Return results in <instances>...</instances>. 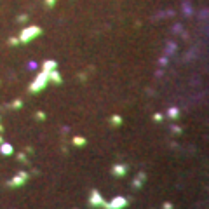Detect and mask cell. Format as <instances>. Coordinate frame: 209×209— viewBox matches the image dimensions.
Listing matches in <instances>:
<instances>
[{
	"label": "cell",
	"mask_w": 209,
	"mask_h": 209,
	"mask_svg": "<svg viewBox=\"0 0 209 209\" xmlns=\"http://www.w3.org/2000/svg\"><path fill=\"white\" fill-rule=\"evenodd\" d=\"M138 180L145 181V180H146V174H145V173H139V174H138Z\"/></svg>",
	"instance_id": "4fadbf2b"
},
{
	"label": "cell",
	"mask_w": 209,
	"mask_h": 209,
	"mask_svg": "<svg viewBox=\"0 0 209 209\" xmlns=\"http://www.w3.org/2000/svg\"><path fill=\"white\" fill-rule=\"evenodd\" d=\"M37 35H40V28H37V26L26 28V30L23 31V35H21V40H23V42H28L30 38H33V37H37Z\"/></svg>",
	"instance_id": "7a4b0ae2"
},
{
	"label": "cell",
	"mask_w": 209,
	"mask_h": 209,
	"mask_svg": "<svg viewBox=\"0 0 209 209\" xmlns=\"http://www.w3.org/2000/svg\"><path fill=\"white\" fill-rule=\"evenodd\" d=\"M112 173L115 176H124V174H127V165H113Z\"/></svg>",
	"instance_id": "277c9868"
},
{
	"label": "cell",
	"mask_w": 209,
	"mask_h": 209,
	"mask_svg": "<svg viewBox=\"0 0 209 209\" xmlns=\"http://www.w3.org/2000/svg\"><path fill=\"white\" fill-rule=\"evenodd\" d=\"M133 185H134L136 188H141V185H143V181H141V180H134V181H133Z\"/></svg>",
	"instance_id": "7c38bea8"
},
{
	"label": "cell",
	"mask_w": 209,
	"mask_h": 209,
	"mask_svg": "<svg viewBox=\"0 0 209 209\" xmlns=\"http://www.w3.org/2000/svg\"><path fill=\"white\" fill-rule=\"evenodd\" d=\"M167 115H169L171 119H174V120H176V119L180 117V110H178V108H169V112H167Z\"/></svg>",
	"instance_id": "52a82bcc"
},
{
	"label": "cell",
	"mask_w": 209,
	"mask_h": 209,
	"mask_svg": "<svg viewBox=\"0 0 209 209\" xmlns=\"http://www.w3.org/2000/svg\"><path fill=\"white\" fill-rule=\"evenodd\" d=\"M47 5H49V7H52V5H54V0H47Z\"/></svg>",
	"instance_id": "2e32d148"
},
{
	"label": "cell",
	"mask_w": 209,
	"mask_h": 209,
	"mask_svg": "<svg viewBox=\"0 0 209 209\" xmlns=\"http://www.w3.org/2000/svg\"><path fill=\"white\" fill-rule=\"evenodd\" d=\"M153 120H155V122H162V120H164L162 113H155V115H153Z\"/></svg>",
	"instance_id": "8fae6325"
},
{
	"label": "cell",
	"mask_w": 209,
	"mask_h": 209,
	"mask_svg": "<svg viewBox=\"0 0 209 209\" xmlns=\"http://www.w3.org/2000/svg\"><path fill=\"white\" fill-rule=\"evenodd\" d=\"M47 80H49V72L40 73V75H38V78L33 82L31 91H33V92H37V91H40V89H44V87H46V84H47Z\"/></svg>",
	"instance_id": "6da1fadb"
},
{
	"label": "cell",
	"mask_w": 209,
	"mask_h": 209,
	"mask_svg": "<svg viewBox=\"0 0 209 209\" xmlns=\"http://www.w3.org/2000/svg\"><path fill=\"white\" fill-rule=\"evenodd\" d=\"M120 122H122V119H120V117H117V115L112 119V124H113V125H120Z\"/></svg>",
	"instance_id": "9c48e42d"
},
{
	"label": "cell",
	"mask_w": 209,
	"mask_h": 209,
	"mask_svg": "<svg viewBox=\"0 0 209 209\" xmlns=\"http://www.w3.org/2000/svg\"><path fill=\"white\" fill-rule=\"evenodd\" d=\"M173 133H176V134H180V133H181V129H180V127H174V125H173Z\"/></svg>",
	"instance_id": "9a60e30c"
},
{
	"label": "cell",
	"mask_w": 209,
	"mask_h": 209,
	"mask_svg": "<svg viewBox=\"0 0 209 209\" xmlns=\"http://www.w3.org/2000/svg\"><path fill=\"white\" fill-rule=\"evenodd\" d=\"M49 78L54 80L56 84H61V77L58 75V72H52V70H51V72H49Z\"/></svg>",
	"instance_id": "8992f818"
},
{
	"label": "cell",
	"mask_w": 209,
	"mask_h": 209,
	"mask_svg": "<svg viewBox=\"0 0 209 209\" xmlns=\"http://www.w3.org/2000/svg\"><path fill=\"white\" fill-rule=\"evenodd\" d=\"M73 143H75V145H86V139H84V138H75Z\"/></svg>",
	"instance_id": "30bf717a"
},
{
	"label": "cell",
	"mask_w": 209,
	"mask_h": 209,
	"mask_svg": "<svg viewBox=\"0 0 209 209\" xmlns=\"http://www.w3.org/2000/svg\"><path fill=\"white\" fill-rule=\"evenodd\" d=\"M103 202H104V200L99 197V194H98V192H92V195H91V204H92V206H103Z\"/></svg>",
	"instance_id": "5b68a950"
},
{
	"label": "cell",
	"mask_w": 209,
	"mask_h": 209,
	"mask_svg": "<svg viewBox=\"0 0 209 209\" xmlns=\"http://www.w3.org/2000/svg\"><path fill=\"white\" fill-rule=\"evenodd\" d=\"M127 204H129L127 199H124V197H115V199L110 202V207H112V209H124Z\"/></svg>",
	"instance_id": "3957f363"
},
{
	"label": "cell",
	"mask_w": 209,
	"mask_h": 209,
	"mask_svg": "<svg viewBox=\"0 0 209 209\" xmlns=\"http://www.w3.org/2000/svg\"><path fill=\"white\" fill-rule=\"evenodd\" d=\"M164 209H173V204H171V202H165V204H164Z\"/></svg>",
	"instance_id": "5bb4252c"
},
{
	"label": "cell",
	"mask_w": 209,
	"mask_h": 209,
	"mask_svg": "<svg viewBox=\"0 0 209 209\" xmlns=\"http://www.w3.org/2000/svg\"><path fill=\"white\" fill-rule=\"evenodd\" d=\"M54 68H56V63H54V61H47L46 65H44V70H46V72H51V70H54Z\"/></svg>",
	"instance_id": "ba28073f"
}]
</instances>
